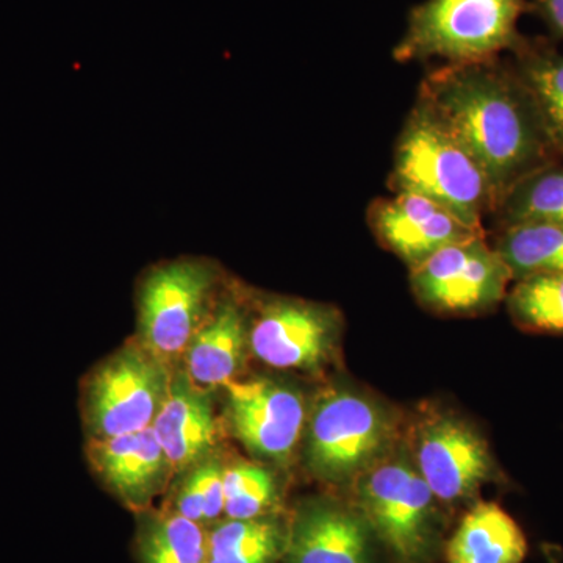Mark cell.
Here are the masks:
<instances>
[{"label":"cell","instance_id":"obj_24","mask_svg":"<svg viewBox=\"0 0 563 563\" xmlns=\"http://www.w3.org/2000/svg\"><path fill=\"white\" fill-rule=\"evenodd\" d=\"M526 77L548 132L563 144V58L537 60Z\"/></svg>","mask_w":563,"mask_h":563},{"label":"cell","instance_id":"obj_12","mask_svg":"<svg viewBox=\"0 0 563 563\" xmlns=\"http://www.w3.org/2000/svg\"><path fill=\"white\" fill-rule=\"evenodd\" d=\"M418 472L442 501L472 495L490 477L487 444L468 426L451 417L431 420L417 443Z\"/></svg>","mask_w":563,"mask_h":563},{"label":"cell","instance_id":"obj_1","mask_svg":"<svg viewBox=\"0 0 563 563\" xmlns=\"http://www.w3.org/2000/svg\"><path fill=\"white\" fill-rule=\"evenodd\" d=\"M418 102L483 168L496 206L539 154L531 114L512 85L487 62L435 70L422 84Z\"/></svg>","mask_w":563,"mask_h":563},{"label":"cell","instance_id":"obj_4","mask_svg":"<svg viewBox=\"0 0 563 563\" xmlns=\"http://www.w3.org/2000/svg\"><path fill=\"white\" fill-rule=\"evenodd\" d=\"M173 369L133 340L99 363L81 388L90 439H111L151 428Z\"/></svg>","mask_w":563,"mask_h":563},{"label":"cell","instance_id":"obj_6","mask_svg":"<svg viewBox=\"0 0 563 563\" xmlns=\"http://www.w3.org/2000/svg\"><path fill=\"white\" fill-rule=\"evenodd\" d=\"M388 432L383 410L368 399L346 390L325 393L307 426V461L321 479H350L380 454Z\"/></svg>","mask_w":563,"mask_h":563},{"label":"cell","instance_id":"obj_21","mask_svg":"<svg viewBox=\"0 0 563 563\" xmlns=\"http://www.w3.org/2000/svg\"><path fill=\"white\" fill-rule=\"evenodd\" d=\"M498 206L509 225L543 222L563 228V168L521 177Z\"/></svg>","mask_w":563,"mask_h":563},{"label":"cell","instance_id":"obj_3","mask_svg":"<svg viewBox=\"0 0 563 563\" xmlns=\"http://www.w3.org/2000/svg\"><path fill=\"white\" fill-rule=\"evenodd\" d=\"M518 14L520 0H428L413 11L396 60L487 62L512 41Z\"/></svg>","mask_w":563,"mask_h":563},{"label":"cell","instance_id":"obj_22","mask_svg":"<svg viewBox=\"0 0 563 563\" xmlns=\"http://www.w3.org/2000/svg\"><path fill=\"white\" fill-rule=\"evenodd\" d=\"M509 306L526 328L563 333V274L521 277L510 292Z\"/></svg>","mask_w":563,"mask_h":563},{"label":"cell","instance_id":"obj_18","mask_svg":"<svg viewBox=\"0 0 563 563\" xmlns=\"http://www.w3.org/2000/svg\"><path fill=\"white\" fill-rule=\"evenodd\" d=\"M140 563H207L209 532L176 512L150 514L136 533Z\"/></svg>","mask_w":563,"mask_h":563},{"label":"cell","instance_id":"obj_25","mask_svg":"<svg viewBox=\"0 0 563 563\" xmlns=\"http://www.w3.org/2000/svg\"><path fill=\"white\" fill-rule=\"evenodd\" d=\"M224 466L210 455L196 465L203 493V523L217 521L224 514Z\"/></svg>","mask_w":563,"mask_h":563},{"label":"cell","instance_id":"obj_19","mask_svg":"<svg viewBox=\"0 0 563 563\" xmlns=\"http://www.w3.org/2000/svg\"><path fill=\"white\" fill-rule=\"evenodd\" d=\"M496 251L512 276L563 274V228L543 222L509 225Z\"/></svg>","mask_w":563,"mask_h":563},{"label":"cell","instance_id":"obj_10","mask_svg":"<svg viewBox=\"0 0 563 563\" xmlns=\"http://www.w3.org/2000/svg\"><path fill=\"white\" fill-rule=\"evenodd\" d=\"M224 388L233 435L258 457L287 461L306 426L302 396L269 379H235Z\"/></svg>","mask_w":563,"mask_h":563},{"label":"cell","instance_id":"obj_13","mask_svg":"<svg viewBox=\"0 0 563 563\" xmlns=\"http://www.w3.org/2000/svg\"><path fill=\"white\" fill-rule=\"evenodd\" d=\"M88 459L103 485L139 512L165 490L174 474L152 428L111 439H92Z\"/></svg>","mask_w":563,"mask_h":563},{"label":"cell","instance_id":"obj_7","mask_svg":"<svg viewBox=\"0 0 563 563\" xmlns=\"http://www.w3.org/2000/svg\"><path fill=\"white\" fill-rule=\"evenodd\" d=\"M410 272L418 301L433 312L450 314L492 309L506 296L514 277L484 235L443 247Z\"/></svg>","mask_w":563,"mask_h":563},{"label":"cell","instance_id":"obj_23","mask_svg":"<svg viewBox=\"0 0 563 563\" xmlns=\"http://www.w3.org/2000/svg\"><path fill=\"white\" fill-rule=\"evenodd\" d=\"M273 474L254 463L224 466V515L229 520L265 517L276 503Z\"/></svg>","mask_w":563,"mask_h":563},{"label":"cell","instance_id":"obj_16","mask_svg":"<svg viewBox=\"0 0 563 563\" xmlns=\"http://www.w3.org/2000/svg\"><path fill=\"white\" fill-rule=\"evenodd\" d=\"M290 563H368L365 529L335 507H307L296 517L287 544Z\"/></svg>","mask_w":563,"mask_h":563},{"label":"cell","instance_id":"obj_11","mask_svg":"<svg viewBox=\"0 0 563 563\" xmlns=\"http://www.w3.org/2000/svg\"><path fill=\"white\" fill-rule=\"evenodd\" d=\"M369 222L384 246L410 269L443 247L484 235L440 203L413 192H396L395 198L374 202Z\"/></svg>","mask_w":563,"mask_h":563},{"label":"cell","instance_id":"obj_15","mask_svg":"<svg viewBox=\"0 0 563 563\" xmlns=\"http://www.w3.org/2000/svg\"><path fill=\"white\" fill-rule=\"evenodd\" d=\"M250 351V320L235 299L214 302L181 361L192 384L211 390L235 380Z\"/></svg>","mask_w":563,"mask_h":563},{"label":"cell","instance_id":"obj_20","mask_svg":"<svg viewBox=\"0 0 563 563\" xmlns=\"http://www.w3.org/2000/svg\"><path fill=\"white\" fill-rule=\"evenodd\" d=\"M279 526L268 518L225 520L209 532L207 563H273L282 551Z\"/></svg>","mask_w":563,"mask_h":563},{"label":"cell","instance_id":"obj_26","mask_svg":"<svg viewBox=\"0 0 563 563\" xmlns=\"http://www.w3.org/2000/svg\"><path fill=\"white\" fill-rule=\"evenodd\" d=\"M185 473H187V476L181 479L176 496H174L173 512L179 514L181 517L188 518V520L196 521V523L206 525L203 523L202 484L198 468L195 465Z\"/></svg>","mask_w":563,"mask_h":563},{"label":"cell","instance_id":"obj_2","mask_svg":"<svg viewBox=\"0 0 563 563\" xmlns=\"http://www.w3.org/2000/svg\"><path fill=\"white\" fill-rule=\"evenodd\" d=\"M391 185L396 192H413L440 203L481 231L484 213L496 207L483 168L421 102L399 136Z\"/></svg>","mask_w":563,"mask_h":563},{"label":"cell","instance_id":"obj_27","mask_svg":"<svg viewBox=\"0 0 563 563\" xmlns=\"http://www.w3.org/2000/svg\"><path fill=\"white\" fill-rule=\"evenodd\" d=\"M542 5L555 31L563 35V0H542Z\"/></svg>","mask_w":563,"mask_h":563},{"label":"cell","instance_id":"obj_14","mask_svg":"<svg viewBox=\"0 0 563 563\" xmlns=\"http://www.w3.org/2000/svg\"><path fill=\"white\" fill-rule=\"evenodd\" d=\"M151 428L172 463L173 473H185L206 461L218 443V420L210 390L192 384L185 373H173Z\"/></svg>","mask_w":563,"mask_h":563},{"label":"cell","instance_id":"obj_5","mask_svg":"<svg viewBox=\"0 0 563 563\" xmlns=\"http://www.w3.org/2000/svg\"><path fill=\"white\" fill-rule=\"evenodd\" d=\"M217 285L210 262L179 258L155 266L140 285L136 340L172 368L213 309Z\"/></svg>","mask_w":563,"mask_h":563},{"label":"cell","instance_id":"obj_8","mask_svg":"<svg viewBox=\"0 0 563 563\" xmlns=\"http://www.w3.org/2000/svg\"><path fill=\"white\" fill-rule=\"evenodd\" d=\"M339 317L329 307L301 299H272L250 322V350L277 369H314L329 357Z\"/></svg>","mask_w":563,"mask_h":563},{"label":"cell","instance_id":"obj_17","mask_svg":"<svg viewBox=\"0 0 563 563\" xmlns=\"http://www.w3.org/2000/svg\"><path fill=\"white\" fill-rule=\"evenodd\" d=\"M528 543L517 521L493 503L473 507L448 543L450 563H521Z\"/></svg>","mask_w":563,"mask_h":563},{"label":"cell","instance_id":"obj_9","mask_svg":"<svg viewBox=\"0 0 563 563\" xmlns=\"http://www.w3.org/2000/svg\"><path fill=\"white\" fill-rule=\"evenodd\" d=\"M362 504L380 539L402 561L424 553L431 518V488L420 472L404 462H388L366 474Z\"/></svg>","mask_w":563,"mask_h":563}]
</instances>
